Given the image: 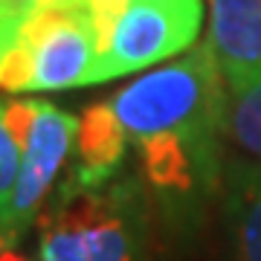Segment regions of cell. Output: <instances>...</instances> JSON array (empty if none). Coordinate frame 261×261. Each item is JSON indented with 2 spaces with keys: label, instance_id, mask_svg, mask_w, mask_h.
<instances>
[{
  "label": "cell",
  "instance_id": "obj_3",
  "mask_svg": "<svg viewBox=\"0 0 261 261\" xmlns=\"http://www.w3.org/2000/svg\"><path fill=\"white\" fill-rule=\"evenodd\" d=\"M35 229L38 261H142V209L134 183L61 186Z\"/></svg>",
  "mask_w": 261,
  "mask_h": 261
},
{
  "label": "cell",
  "instance_id": "obj_9",
  "mask_svg": "<svg viewBox=\"0 0 261 261\" xmlns=\"http://www.w3.org/2000/svg\"><path fill=\"white\" fill-rule=\"evenodd\" d=\"M226 140L238 148L241 157L261 163V82L229 90Z\"/></svg>",
  "mask_w": 261,
  "mask_h": 261
},
{
  "label": "cell",
  "instance_id": "obj_13",
  "mask_svg": "<svg viewBox=\"0 0 261 261\" xmlns=\"http://www.w3.org/2000/svg\"><path fill=\"white\" fill-rule=\"evenodd\" d=\"M0 261H27V258H23L15 247H3V250H0Z\"/></svg>",
  "mask_w": 261,
  "mask_h": 261
},
{
  "label": "cell",
  "instance_id": "obj_1",
  "mask_svg": "<svg viewBox=\"0 0 261 261\" xmlns=\"http://www.w3.org/2000/svg\"><path fill=\"white\" fill-rule=\"evenodd\" d=\"M111 105L154 192L192 200L224 177L229 84L209 41L128 82Z\"/></svg>",
  "mask_w": 261,
  "mask_h": 261
},
{
  "label": "cell",
  "instance_id": "obj_7",
  "mask_svg": "<svg viewBox=\"0 0 261 261\" xmlns=\"http://www.w3.org/2000/svg\"><path fill=\"white\" fill-rule=\"evenodd\" d=\"M130 142L113 111L111 99L87 105L79 113L75 128L73 171L64 180L70 189H102L116 180L122 163L128 157Z\"/></svg>",
  "mask_w": 261,
  "mask_h": 261
},
{
  "label": "cell",
  "instance_id": "obj_2",
  "mask_svg": "<svg viewBox=\"0 0 261 261\" xmlns=\"http://www.w3.org/2000/svg\"><path fill=\"white\" fill-rule=\"evenodd\" d=\"M99 15L87 0L35 12L0 9V90L56 93L96 84Z\"/></svg>",
  "mask_w": 261,
  "mask_h": 261
},
{
  "label": "cell",
  "instance_id": "obj_10",
  "mask_svg": "<svg viewBox=\"0 0 261 261\" xmlns=\"http://www.w3.org/2000/svg\"><path fill=\"white\" fill-rule=\"evenodd\" d=\"M18 168L20 142L6 116V99H0V226H6V209H9L15 183H18Z\"/></svg>",
  "mask_w": 261,
  "mask_h": 261
},
{
  "label": "cell",
  "instance_id": "obj_12",
  "mask_svg": "<svg viewBox=\"0 0 261 261\" xmlns=\"http://www.w3.org/2000/svg\"><path fill=\"white\" fill-rule=\"evenodd\" d=\"M90 6H93V12L99 15V23H102L111 12H116L119 6H125V3H130V0H87Z\"/></svg>",
  "mask_w": 261,
  "mask_h": 261
},
{
  "label": "cell",
  "instance_id": "obj_4",
  "mask_svg": "<svg viewBox=\"0 0 261 261\" xmlns=\"http://www.w3.org/2000/svg\"><path fill=\"white\" fill-rule=\"evenodd\" d=\"M203 0H130L99 23L102 53L96 84L142 73L197 44Z\"/></svg>",
  "mask_w": 261,
  "mask_h": 261
},
{
  "label": "cell",
  "instance_id": "obj_5",
  "mask_svg": "<svg viewBox=\"0 0 261 261\" xmlns=\"http://www.w3.org/2000/svg\"><path fill=\"white\" fill-rule=\"evenodd\" d=\"M6 116L20 142V168L6 209V232L20 241L73 160L79 116L44 99H6Z\"/></svg>",
  "mask_w": 261,
  "mask_h": 261
},
{
  "label": "cell",
  "instance_id": "obj_11",
  "mask_svg": "<svg viewBox=\"0 0 261 261\" xmlns=\"http://www.w3.org/2000/svg\"><path fill=\"white\" fill-rule=\"evenodd\" d=\"M73 0H0V9L9 12H35V9H53V6H64Z\"/></svg>",
  "mask_w": 261,
  "mask_h": 261
},
{
  "label": "cell",
  "instance_id": "obj_8",
  "mask_svg": "<svg viewBox=\"0 0 261 261\" xmlns=\"http://www.w3.org/2000/svg\"><path fill=\"white\" fill-rule=\"evenodd\" d=\"M224 215L235 261H261V163L224 166Z\"/></svg>",
  "mask_w": 261,
  "mask_h": 261
},
{
  "label": "cell",
  "instance_id": "obj_14",
  "mask_svg": "<svg viewBox=\"0 0 261 261\" xmlns=\"http://www.w3.org/2000/svg\"><path fill=\"white\" fill-rule=\"evenodd\" d=\"M15 244H18V241L6 232V226H0V250H3V247H15Z\"/></svg>",
  "mask_w": 261,
  "mask_h": 261
},
{
  "label": "cell",
  "instance_id": "obj_6",
  "mask_svg": "<svg viewBox=\"0 0 261 261\" xmlns=\"http://www.w3.org/2000/svg\"><path fill=\"white\" fill-rule=\"evenodd\" d=\"M206 41L229 90L261 82V0H212Z\"/></svg>",
  "mask_w": 261,
  "mask_h": 261
}]
</instances>
